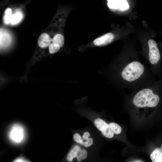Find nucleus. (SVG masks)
Returning a JSON list of instances; mask_svg holds the SVG:
<instances>
[{
  "label": "nucleus",
  "instance_id": "nucleus-13",
  "mask_svg": "<svg viewBox=\"0 0 162 162\" xmlns=\"http://www.w3.org/2000/svg\"><path fill=\"white\" fill-rule=\"evenodd\" d=\"M85 140V141H84L83 139L82 141L80 144L85 147H89L92 145L93 143V140L92 138H88Z\"/></svg>",
  "mask_w": 162,
  "mask_h": 162
},
{
  "label": "nucleus",
  "instance_id": "nucleus-8",
  "mask_svg": "<svg viewBox=\"0 0 162 162\" xmlns=\"http://www.w3.org/2000/svg\"><path fill=\"white\" fill-rule=\"evenodd\" d=\"M52 43L58 45L60 47H62L64 44V37L61 34H57L52 39Z\"/></svg>",
  "mask_w": 162,
  "mask_h": 162
},
{
  "label": "nucleus",
  "instance_id": "nucleus-10",
  "mask_svg": "<svg viewBox=\"0 0 162 162\" xmlns=\"http://www.w3.org/2000/svg\"><path fill=\"white\" fill-rule=\"evenodd\" d=\"M22 18V15L21 13L19 12H17L12 15L10 23L12 25L16 24L21 20Z\"/></svg>",
  "mask_w": 162,
  "mask_h": 162
},
{
  "label": "nucleus",
  "instance_id": "nucleus-14",
  "mask_svg": "<svg viewBox=\"0 0 162 162\" xmlns=\"http://www.w3.org/2000/svg\"><path fill=\"white\" fill-rule=\"evenodd\" d=\"M73 138L75 142L78 143H81L83 140L81 136L77 133L75 134L73 136Z\"/></svg>",
  "mask_w": 162,
  "mask_h": 162
},
{
  "label": "nucleus",
  "instance_id": "nucleus-1",
  "mask_svg": "<svg viewBox=\"0 0 162 162\" xmlns=\"http://www.w3.org/2000/svg\"><path fill=\"white\" fill-rule=\"evenodd\" d=\"M117 79L122 88L133 91L155 81L154 74L135 56H124L115 64Z\"/></svg>",
  "mask_w": 162,
  "mask_h": 162
},
{
  "label": "nucleus",
  "instance_id": "nucleus-16",
  "mask_svg": "<svg viewBox=\"0 0 162 162\" xmlns=\"http://www.w3.org/2000/svg\"><path fill=\"white\" fill-rule=\"evenodd\" d=\"M12 15H6L4 16V22L6 24H8L11 22Z\"/></svg>",
  "mask_w": 162,
  "mask_h": 162
},
{
  "label": "nucleus",
  "instance_id": "nucleus-11",
  "mask_svg": "<svg viewBox=\"0 0 162 162\" xmlns=\"http://www.w3.org/2000/svg\"><path fill=\"white\" fill-rule=\"evenodd\" d=\"M110 127L114 134H120L122 131L121 127L118 124L115 123L111 122L109 124Z\"/></svg>",
  "mask_w": 162,
  "mask_h": 162
},
{
  "label": "nucleus",
  "instance_id": "nucleus-4",
  "mask_svg": "<svg viewBox=\"0 0 162 162\" xmlns=\"http://www.w3.org/2000/svg\"><path fill=\"white\" fill-rule=\"evenodd\" d=\"M107 5L110 9L124 11L129 8V5L126 0H107Z\"/></svg>",
  "mask_w": 162,
  "mask_h": 162
},
{
  "label": "nucleus",
  "instance_id": "nucleus-9",
  "mask_svg": "<svg viewBox=\"0 0 162 162\" xmlns=\"http://www.w3.org/2000/svg\"><path fill=\"white\" fill-rule=\"evenodd\" d=\"M80 149V147L78 146H75L69 153L68 154L67 159L69 162L71 161L74 158L77 157V152Z\"/></svg>",
  "mask_w": 162,
  "mask_h": 162
},
{
  "label": "nucleus",
  "instance_id": "nucleus-19",
  "mask_svg": "<svg viewBox=\"0 0 162 162\" xmlns=\"http://www.w3.org/2000/svg\"><path fill=\"white\" fill-rule=\"evenodd\" d=\"M11 9L10 8H7L5 11V13L6 15H10L11 14Z\"/></svg>",
  "mask_w": 162,
  "mask_h": 162
},
{
  "label": "nucleus",
  "instance_id": "nucleus-17",
  "mask_svg": "<svg viewBox=\"0 0 162 162\" xmlns=\"http://www.w3.org/2000/svg\"><path fill=\"white\" fill-rule=\"evenodd\" d=\"M90 136V134L88 132H85L82 136L83 140H85L89 138Z\"/></svg>",
  "mask_w": 162,
  "mask_h": 162
},
{
  "label": "nucleus",
  "instance_id": "nucleus-2",
  "mask_svg": "<svg viewBox=\"0 0 162 162\" xmlns=\"http://www.w3.org/2000/svg\"><path fill=\"white\" fill-rule=\"evenodd\" d=\"M25 133L23 127L16 124L11 128L8 134L9 138L13 142L19 143L22 142L24 138Z\"/></svg>",
  "mask_w": 162,
  "mask_h": 162
},
{
  "label": "nucleus",
  "instance_id": "nucleus-6",
  "mask_svg": "<svg viewBox=\"0 0 162 162\" xmlns=\"http://www.w3.org/2000/svg\"><path fill=\"white\" fill-rule=\"evenodd\" d=\"M52 42V39L47 34L44 33L39 37L38 43L39 47L42 48L47 47Z\"/></svg>",
  "mask_w": 162,
  "mask_h": 162
},
{
  "label": "nucleus",
  "instance_id": "nucleus-3",
  "mask_svg": "<svg viewBox=\"0 0 162 162\" xmlns=\"http://www.w3.org/2000/svg\"><path fill=\"white\" fill-rule=\"evenodd\" d=\"M94 124L96 127L101 131L105 137L110 138L114 136V133L111 130L109 124L100 118H97L94 121Z\"/></svg>",
  "mask_w": 162,
  "mask_h": 162
},
{
  "label": "nucleus",
  "instance_id": "nucleus-18",
  "mask_svg": "<svg viewBox=\"0 0 162 162\" xmlns=\"http://www.w3.org/2000/svg\"><path fill=\"white\" fill-rule=\"evenodd\" d=\"M28 161L26 160L21 158H18L14 161L16 162H27Z\"/></svg>",
  "mask_w": 162,
  "mask_h": 162
},
{
  "label": "nucleus",
  "instance_id": "nucleus-5",
  "mask_svg": "<svg viewBox=\"0 0 162 162\" xmlns=\"http://www.w3.org/2000/svg\"><path fill=\"white\" fill-rule=\"evenodd\" d=\"M114 38V35L111 33H106L95 39L94 44L96 46H103L110 43Z\"/></svg>",
  "mask_w": 162,
  "mask_h": 162
},
{
  "label": "nucleus",
  "instance_id": "nucleus-15",
  "mask_svg": "<svg viewBox=\"0 0 162 162\" xmlns=\"http://www.w3.org/2000/svg\"><path fill=\"white\" fill-rule=\"evenodd\" d=\"M87 156V152L85 150H82L81 151V154L78 161H80L82 159L86 158Z\"/></svg>",
  "mask_w": 162,
  "mask_h": 162
},
{
  "label": "nucleus",
  "instance_id": "nucleus-7",
  "mask_svg": "<svg viewBox=\"0 0 162 162\" xmlns=\"http://www.w3.org/2000/svg\"><path fill=\"white\" fill-rule=\"evenodd\" d=\"M152 162H162V151L160 149L157 148L154 149L150 155Z\"/></svg>",
  "mask_w": 162,
  "mask_h": 162
},
{
  "label": "nucleus",
  "instance_id": "nucleus-12",
  "mask_svg": "<svg viewBox=\"0 0 162 162\" xmlns=\"http://www.w3.org/2000/svg\"><path fill=\"white\" fill-rule=\"evenodd\" d=\"M60 47L58 45L53 43H51L49 47V52L52 54L55 53L59 50Z\"/></svg>",
  "mask_w": 162,
  "mask_h": 162
},
{
  "label": "nucleus",
  "instance_id": "nucleus-20",
  "mask_svg": "<svg viewBox=\"0 0 162 162\" xmlns=\"http://www.w3.org/2000/svg\"><path fill=\"white\" fill-rule=\"evenodd\" d=\"M160 149L162 151V144L161 145V147H160Z\"/></svg>",
  "mask_w": 162,
  "mask_h": 162
}]
</instances>
